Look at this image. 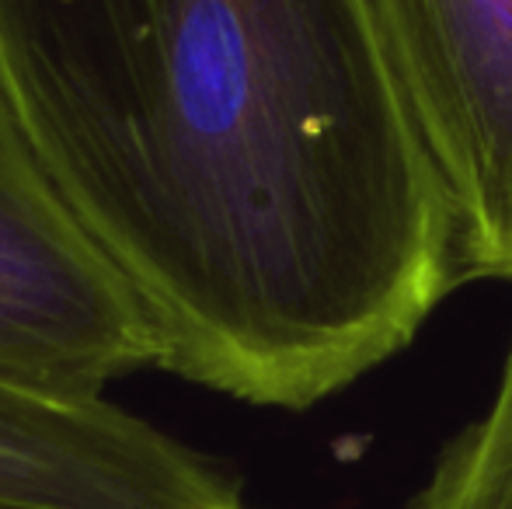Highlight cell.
I'll return each mask as SVG.
<instances>
[{
  "label": "cell",
  "instance_id": "6",
  "mask_svg": "<svg viewBox=\"0 0 512 509\" xmlns=\"http://www.w3.org/2000/svg\"><path fill=\"white\" fill-rule=\"evenodd\" d=\"M244 509H248V506H244Z\"/></svg>",
  "mask_w": 512,
  "mask_h": 509
},
{
  "label": "cell",
  "instance_id": "4",
  "mask_svg": "<svg viewBox=\"0 0 512 509\" xmlns=\"http://www.w3.org/2000/svg\"><path fill=\"white\" fill-rule=\"evenodd\" d=\"M0 509H244L223 461L108 398L0 384Z\"/></svg>",
  "mask_w": 512,
  "mask_h": 509
},
{
  "label": "cell",
  "instance_id": "2",
  "mask_svg": "<svg viewBox=\"0 0 512 509\" xmlns=\"http://www.w3.org/2000/svg\"><path fill=\"white\" fill-rule=\"evenodd\" d=\"M164 363L126 276L0 140V384L108 398V384Z\"/></svg>",
  "mask_w": 512,
  "mask_h": 509
},
{
  "label": "cell",
  "instance_id": "3",
  "mask_svg": "<svg viewBox=\"0 0 512 509\" xmlns=\"http://www.w3.org/2000/svg\"><path fill=\"white\" fill-rule=\"evenodd\" d=\"M450 196L464 279L512 283V0H370Z\"/></svg>",
  "mask_w": 512,
  "mask_h": 509
},
{
  "label": "cell",
  "instance_id": "5",
  "mask_svg": "<svg viewBox=\"0 0 512 509\" xmlns=\"http://www.w3.org/2000/svg\"><path fill=\"white\" fill-rule=\"evenodd\" d=\"M405 509H512V342L488 408L439 450Z\"/></svg>",
  "mask_w": 512,
  "mask_h": 509
},
{
  "label": "cell",
  "instance_id": "1",
  "mask_svg": "<svg viewBox=\"0 0 512 509\" xmlns=\"http://www.w3.org/2000/svg\"><path fill=\"white\" fill-rule=\"evenodd\" d=\"M0 140L244 405L345 391L464 279L370 0H0Z\"/></svg>",
  "mask_w": 512,
  "mask_h": 509
}]
</instances>
